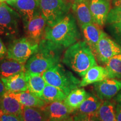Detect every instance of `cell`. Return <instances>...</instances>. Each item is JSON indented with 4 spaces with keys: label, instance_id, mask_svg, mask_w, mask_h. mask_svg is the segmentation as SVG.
<instances>
[{
    "label": "cell",
    "instance_id": "f35d334b",
    "mask_svg": "<svg viewBox=\"0 0 121 121\" xmlns=\"http://www.w3.org/2000/svg\"><path fill=\"white\" fill-rule=\"evenodd\" d=\"M68 1H69V2H70L71 3H72L73 2V1H75V0H67Z\"/></svg>",
    "mask_w": 121,
    "mask_h": 121
},
{
    "label": "cell",
    "instance_id": "9c48e42d",
    "mask_svg": "<svg viewBox=\"0 0 121 121\" xmlns=\"http://www.w3.org/2000/svg\"><path fill=\"white\" fill-rule=\"evenodd\" d=\"M96 96L102 100L112 99L121 90V80L107 78L94 84Z\"/></svg>",
    "mask_w": 121,
    "mask_h": 121
},
{
    "label": "cell",
    "instance_id": "5bb4252c",
    "mask_svg": "<svg viewBox=\"0 0 121 121\" xmlns=\"http://www.w3.org/2000/svg\"><path fill=\"white\" fill-rule=\"evenodd\" d=\"M71 8L80 26L94 22L90 11L89 0H75L72 3Z\"/></svg>",
    "mask_w": 121,
    "mask_h": 121
},
{
    "label": "cell",
    "instance_id": "2e32d148",
    "mask_svg": "<svg viewBox=\"0 0 121 121\" xmlns=\"http://www.w3.org/2000/svg\"><path fill=\"white\" fill-rule=\"evenodd\" d=\"M85 42L86 43L93 53H94L96 45L99 42L102 33L100 26L93 22L81 26Z\"/></svg>",
    "mask_w": 121,
    "mask_h": 121
},
{
    "label": "cell",
    "instance_id": "277c9868",
    "mask_svg": "<svg viewBox=\"0 0 121 121\" xmlns=\"http://www.w3.org/2000/svg\"><path fill=\"white\" fill-rule=\"evenodd\" d=\"M47 84L58 87L66 95L80 87L81 81L59 63L42 74Z\"/></svg>",
    "mask_w": 121,
    "mask_h": 121
},
{
    "label": "cell",
    "instance_id": "4316f807",
    "mask_svg": "<svg viewBox=\"0 0 121 121\" xmlns=\"http://www.w3.org/2000/svg\"><path fill=\"white\" fill-rule=\"evenodd\" d=\"M108 78L121 80V53L112 57L105 64Z\"/></svg>",
    "mask_w": 121,
    "mask_h": 121
},
{
    "label": "cell",
    "instance_id": "6da1fadb",
    "mask_svg": "<svg viewBox=\"0 0 121 121\" xmlns=\"http://www.w3.org/2000/svg\"><path fill=\"white\" fill-rule=\"evenodd\" d=\"M64 48L44 38L39 43L38 51L25 63V70L29 73L42 74L60 63Z\"/></svg>",
    "mask_w": 121,
    "mask_h": 121
},
{
    "label": "cell",
    "instance_id": "7402d4cb",
    "mask_svg": "<svg viewBox=\"0 0 121 121\" xmlns=\"http://www.w3.org/2000/svg\"><path fill=\"white\" fill-rule=\"evenodd\" d=\"M28 90L38 97L41 98L47 82L42 74L29 73L26 72Z\"/></svg>",
    "mask_w": 121,
    "mask_h": 121
},
{
    "label": "cell",
    "instance_id": "cb8c5ba5",
    "mask_svg": "<svg viewBox=\"0 0 121 121\" xmlns=\"http://www.w3.org/2000/svg\"><path fill=\"white\" fill-rule=\"evenodd\" d=\"M21 116L23 121H49L47 115L42 108L24 106Z\"/></svg>",
    "mask_w": 121,
    "mask_h": 121
},
{
    "label": "cell",
    "instance_id": "30bf717a",
    "mask_svg": "<svg viewBox=\"0 0 121 121\" xmlns=\"http://www.w3.org/2000/svg\"><path fill=\"white\" fill-rule=\"evenodd\" d=\"M11 6L19 13L24 25L41 13L39 0H16Z\"/></svg>",
    "mask_w": 121,
    "mask_h": 121
},
{
    "label": "cell",
    "instance_id": "5b68a950",
    "mask_svg": "<svg viewBox=\"0 0 121 121\" xmlns=\"http://www.w3.org/2000/svg\"><path fill=\"white\" fill-rule=\"evenodd\" d=\"M42 14L47 26H53L69 13L72 3L67 0H39Z\"/></svg>",
    "mask_w": 121,
    "mask_h": 121
},
{
    "label": "cell",
    "instance_id": "ab89813d",
    "mask_svg": "<svg viewBox=\"0 0 121 121\" xmlns=\"http://www.w3.org/2000/svg\"><path fill=\"white\" fill-rule=\"evenodd\" d=\"M2 2H2V0H0V4H1V3H2Z\"/></svg>",
    "mask_w": 121,
    "mask_h": 121
},
{
    "label": "cell",
    "instance_id": "d6a6232c",
    "mask_svg": "<svg viewBox=\"0 0 121 121\" xmlns=\"http://www.w3.org/2000/svg\"><path fill=\"white\" fill-rule=\"evenodd\" d=\"M116 114L117 121H121V105L118 104L116 107Z\"/></svg>",
    "mask_w": 121,
    "mask_h": 121
},
{
    "label": "cell",
    "instance_id": "e0dca14e",
    "mask_svg": "<svg viewBox=\"0 0 121 121\" xmlns=\"http://www.w3.org/2000/svg\"><path fill=\"white\" fill-rule=\"evenodd\" d=\"M108 78V73L105 67L100 66H93L86 72L80 82V87H84L95 84Z\"/></svg>",
    "mask_w": 121,
    "mask_h": 121
},
{
    "label": "cell",
    "instance_id": "9a60e30c",
    "mask_svg": "<svg viewBox=\"0 0 121 121\" xmlns=\"http://www.w3.org/2000/svg\"><path fill=\"white\" fill-rule=\"evenodd\" d=\"M6 91L20 93L28 90L26 71L20 72L8 78H1Z\"/></svg>",
    "mask_w": 121,
    "mask_h": 121
},
{
    "label": "cell",
    "instance_id": "836d02e7",
    "mask_svg": "<svg viewBox=\"0 0 121 121\" xmlns=\"http://www.w3.org/2000/svg\"><path fill=\"white\" fill-rule=\"evenodd\" d=\"M6 92V90L4 84L3 83L2 80H0V98Z\"/></svg>",
    "mask_w": 121,
    "mask_h": 121
},
{
    "label": "cell",
    "instance_id": "f546056e",
    "mask_svg": "<svg viewBox=\"0 0 121 121\" xmlns=\"http://www.w3.org/2000/svg\"><path fill=\"white\" fill-rule=\"evenodd\" d=\"M73 121H100L97 114H86L75 113L73 114Z\"/></svg>",
    "mask_w": 121,
    "mask_h": 121
},
{
    "label": "cell",
    "instance_id": "d6986e66",
    "mask_svg": "<svg viewBox=\"0 0 121 121\" xmlns=\"http://www.w3.org/2000/svg\"><path fill=\"white\" fill-rule=\"evenodd\" d=\"M25 71L26 70L24 63L6 57L0 61V75L1 78H8Z\"/></svg>",
    "mask_w": 121,
    "mask_h": 121
},
{
    "label": "cell",
    "instance_id": "ba28073f",
    "mask_svg": "<svg viewBox=\"0 0 121 121\" xmlns=\"http://www.w3.org/2000/svg\"><path fill=\"white\" fill-rule=\"evenodd\" d=\"M121 53V46L104 33H102L94 54L100 62L105 64L110 59Z\"/></svg>",
    "mask_w": 121,
    "mask_h": 121
},
{
    "label": "cell",
    "instance_id": "ac0fdd59",
    "mask_svg": "<svg viewBox=\"0 0 121 121\" xmlns=\"http://www.w3.org/2000/svg\"><path fill=\"white\" fill-rule=\"evenodd\" d=\"M8 93L11 96L15 98L18 102L25 107L42 108L47 104L43 99L34 95L28 90L20 93L10 91H8Z\"/></svg>",
    "mask_w": 121,
    "mask_h": 121
},
{
    "label": "cell",
    "instance_id": "d590c367",
    "mask_svg": "<svg viewBox=\"0 0 121 121\" xmlns=\"http://www.w3.org/2000/svg\"><path fill=\"white\" fill-rule=\"evenodd\" d=\"M112 4L114 7H121V0H113Z\"/></svg>",
    "mask_w": 121,
    "mask_h": 121
},
{
    "label": "cell",
    "instance_id": "8d00e7d4",
    "mask_svg": "<svg viewBox=\"0 0 121 121\" xmlns=\"http://www.w3.org/2000/svg\"><path fill=\"white\" fill-rule=\"evenodd\" d=\"M2 1L3 2L6 3V4H8L9 5L11 6L13 3L15 2V1H16V0H2Z\"/></svg>",
    "mask_w": 121,
    "mask_h": 121
},
{
    "label": "cell",
    "instance_id": "8fae6325",
    "mask_svg": "<svg viewBox=\"0 0 121 121\" xmlns=\"http://www.w3.org/2000/svg\"><path fill=\"white\" fill-rule=\"evenodd\" d=\"M46 26V20L42 13H40L24 25L27 38L35 43H39L44 37Z\"/></svg>",
    "mask_w": 121,
    "mask_h": 121
},
{
    "label": "cell",
    "instance_id": "83f0119b",
    "mask_svg": "<svg viewBox=\"0 0 121 121\" xmlns=\"http://www.w3.org/2000/svg\"><path fill=\"white\" fill-rule=\"evenodd\" d=\"M106 22L108 24L121 23V7H114L110 9Z\"/></svg>",
    "mask_w": 121,
    "mask_h": 121
},
{
    "label": "cell",
    "instance_id": "1f68e13d",
    "mask_svg": "<svg viewBox=\"0 0 121 121\" xmlns=\"http://www.w3.org/2000/svg\"><path fill=\"white\" fill-rule=\"evenodd\" d=\"M7 54V49L0 38V60H2L4 57H6Z\"/></svg>",
    "mask_w": 121,
    "mask_h": 121
},
{
    "label": "cell",
    "instance_id": "8992f818",
    "mask_svg": "<svg viewBox=\"0 0 121 121\" xmlns=\"http://www.w3.org/2000/svg\"><path fill=\"white\" fill-rule=\"evenodd\" d=\"M38 46L39 43L32 41L27 37L17 39L9 45L6 58L25 64L38 51Z\"/></svg>",
    "mask_w": 121,
    "mask_h": 121
},
{
    "label": "cell",
    "instance_id": "7c38bea8",
    "mask_svg": "<svg viewBox=\"0 0 121 121\" xmlns=\"http://www.w3.org/2000/svg\"><path fill=\"white\" fill-rule=\"evenodd\" d=\"M47 115L49 121H56L66 118L74 111L66 105L63 101H56L48 103L42 108Z\"/></svg>",
    "mask_w": 121,
    "mask_h": 121
},
{
    "label": "cell",
    "instance_id": "44dd1931",
    "mask_svg": "<svg viewBox=\"0 0 121 121\" xmlns=\"http://www.w3.org/2000/svg\"><path fill=\"white\" fill-rule=\"evenodd\" d=\"M24 107L15 98L9 94L7 91L0 98V109L5 113L19 116L22 114Z\"/></svg>",
    "mask_w": 121,
    "mask_h": 121
},
{
    "label": "cell",
    "instance_id": "603a6c76",
    "mask_svg": "<svg viewBox=\"0 0 121 121\" xmlns=\"http://www.w3.org/2000/svg\"><path fill=\"white\" fill-rule=\"evenodd\" d=\"M85 90L83 88H76L67 95L63 102L66 105L74 112L78 109L87 96Z\"/></svg>",
    "mask_w": 121,
    "mask_h": 121
},
{
    "label": "cell",
    "instance_id": "484cf974",
    "mask_svg": "<svg viewBox=\"0 0 121 121\" xmlns=\"http://www.w3.org/2000/svg\"><path fill=\"white\" fill-rule=\"evenodd\" d=\"M97 115L100 121H117L114 103L108 100L103 101Z\"/></svg>",
    "mask_w": 121,
    "mask_h": 121
},
{
    "label": "cell",
    "instance_id": "4dcf8cb0",
    "mask_svg": "<svg viewBox=\"0 0 121 121\" xmlns=\"http://www.w3.org/2000/svg\"><path fill=\"white\" fill-rule=\"evenodd\" d=\"M0 120L1 121H23L21 114L15 115L9 114L0 109Z\"/></svg>",
    "mask_w": 121,
    "mask_h": 121
},
{
    "label": "cell",
    "instance_id": "52a82bcc",
    "mask_svg": "<svg viewBox=\"0 0 121 121\" xmlns=\"http://www.w3.org/2000/svg\"><path fill=\"white\" fill-rule=\"evenodd\" d=\"M19 13L7 4H0V34L5 36L16 35L19 33Z\"/></svg>",
    "mask_w": 121,
    "mask_h": 121
},
{
    "label": "cell",
    "instance_id": "ffe728a7",
    "mask_svg": "<svg viewBox=\"0 0 121 121\" xmlns=\"http://www.w3.org/2000/svg\"><path fill=\"white\" fill-rule=\"evenodd\" d=\"M103 102L96 95L91 93L87 94L86 98L73 113L86 114H97L98 110Z\"/></svg>",
    "mask_w": 121,
    "mask_h": 121
},
{
    "label": "cell",
    "instance_id": "4fadbf2b",
    "mask_svg": "<svg viewBox=\"0 0 121 121\" xmlns=\"http://www.w3.org/2000/svg\"><path fill=\"white\" fill-rule=\"evenodd\" d=\"M89 6L95 23L104 26L110 10L109 0H89Z\"/></svg>",
    "mask_w": 121,
    "mask_h": 121
},
{
    "label": "cell",
    "instance_id": "74e56055",
    "mask_svg": "<svg viewBox=\"0 0 121 121\" xmlns=\"http://www.w3.org/2000/svg\"><path fill=\"white\" fill-rule=\"evenodd\" d=\"M56 121H73V117L72 116H70L66 118H64L63 119H60V120Z\"/></svg>",
    "mask_w": 121,
    "mask_h": 121
},
{
    "label": "cell",
    "instance_id": "60d3db41",
    "mask_svg": "<svg viewBox=\"0 0 121 121\" xmlns=\"http://www.w3.org/2000/svg\"><path fill=\"white\" fill-rule=\"evenodd\" d=\"M1 60H0V61H1Z\"/></svg>",
    "mask_w": 121,
    "mask_h": 121
},
{
    "label": "cell",
    "instance_id": "d4e9b609",
    "mask_svg": "<svg viewBox=\"0 0 121 121\" xmlns=\"http://www.w3.org/2000/svg\"><path fill=\"white\" fill-rule=\"evenodd\" d=\"M67 95L58 87L47 84L44 89L41 99L47 104L56 101H63Z\"/></svg>",
    "mask_w": 121,
    "mask_h": 121
},
{
    "label": "cell",
    "instance_id": "b9f144b4",
    "mask_svg": "<svg viewBox=\"0 0 121 121\" xmlns=\"http://www.w3.org/2000/svg\"><path fill=\"white\" fill-rule=\"evenodd\" d=\"M0 121H1V120H0Z\"/></svg>",
    "mask_w": 121,
    "mask_h": 121
},
{
    "label": "cell",
    "instance_id": "f1b7e54d",
    "mask_svg": "<svg viewBox=\"0 0 121 121\" xmlns=\"http://www.w3.org/2000/svg\"><path fill=\"white\" fill-rule=\"evenodd\" d=\"M108 30L116 42L121 46V23L109 24Z\"/></svg>",
    "mask_w": 121,
    "mask_h": 121
},
{
    "label": "cell",
    "instance_id": "3957f363",
    "mask_svg": "<svg viewBox=\"0 0 121 121\" xmlns=\"http://www.w3.org/2000/svg\"><path fill=\"white\" fill-rule=\"evenodd\" d=\"M44 37L65 49L78 42L81 35L75 17L69 13L53 26L47 25Z\"/></svg>",
    "mask_w": 121,
    "mask_h": 121
},
{
    "label": "cell",
    "instance_id": "e575fe53",
    "mask_svg": "<svg viewBox=\"0 0 121 121\" xmlns=\"http://www.w3.org/2000/svg\"><path fill=\"white\" fill-rule=\"evenodd\" d=\"M115 101L118 104L121 105V90L119 91V92L116 95V98H114Z\"/></svg>",
    "mask_w": 121,
    "mask_h": 121
},
{
    "label": "cell",
    "instance_id": "7a4b0ae2",
    "mask_svg": "<svg viewBox=\"0 0 121 121\" xmlns=\"http://www.w3.org/2000/svg\"><path fill=\"white\" fill-rule=\"evenodd\" d=\"M62 62L81 77L91 67L97 65L94 54L85 41H78L68 47L63 54Z\"/></svg>",
    "mask_w": 121,
    "mask_h": 121
}]
</instances>
